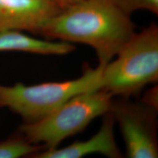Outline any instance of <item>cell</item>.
<instances>
[{"instance_id": "6da1fadb", "label": "cell", "mask_w": 158, "mask_h": 158, "mask_svg": "<svg viewBox=\"0 0 158 158\" xmlns=\"http://www.w3.org/2000/svg\"><path fill=\"white\" fill-rule=\"evenodd\" d=\"M135 32L131 15L110 0H81L62 9L40 29L46 39L89 45L105 67Z\"/></svg>"}, {"instance_id": "7a4b0ae2", "label": "cell", "mask_w": 158, "mask_h": 158, "mask_svg": "<svg viewBox=\"0 0 158 158\" xmlns=\"http://www.w3.org/2000/svg\"><path fill=\"white\" fill-rule=\"evenodd\" d=\"M157 81L158 26L152 23L134 33L116 59L103 67L101 89L114 97L130 98Z\"/></svg>"}, {"instance_id": "3957f363", "label": "cell", "mask_w": 158, "mask_h": 158, "mask_svg": "<svg viewBox=\"0 0 158 158\" xmlns=\"http://www.w3.org/2000/svg\"><path fill=\"white\" fill-rule=\"evenodd\" d=\"M103 67L86 66L82 76L62 82H47L31 86L17 84L13 86L0 85V108H7L33 123L45 118L67 100L77 94L101 89Z\"/></svg>"}, {"instance_id": "277c9868", "label": "cell", "mask_w": 158, "mask_h": 158, "mask_svg": "<svg viewBox=\"0 0 158 158\" xmlns=\"http://www.w3.org/2000/svg\"><path fill=\"white\" fill-rule=\"evenodd\" d=\"M113 99V94L102 89L77 94L42 119L21 124L18 132L31 143L55 149L109 111Z\"/></svg>"}, {"instance_id": "5b68a950", "label": "cell", "mask_w": 158, "mask_h": 158, "mask_svg": "<svg viewBox=\"0 0 158 158\" xmlns=\"http://www.w3.org/2000/svg\"><path fill=\"white\" fill-rule=\"evenodd\" d=\"M119 98L113 99L109 111L121 131L127 157L157 158V109Z\"/></svg>"}, {"instance_id": "8992f818", "label": "cell", "mask_w": 158, "mask_h": 158, "mask_svg": "<svg viewBox=\"0 0 158 158\" xmlns=\"http://www.w3.org/2000/svg\"><path fill=\"white\" fill-rule=\"evenodd\" d=\"M62 10L57 0H0V30L37 35Z\"/></svg>"}, {"instance_id": "52a82bcc", "label": "cell", "mask_w": 158, "mask_h": 158, "mask_svg": "<svg viewBox=\"0 0 158 158\" xmlns=\"http://www.w3.org/2000/svg\"><path fill=\"white\" fill-rule=\"evenodd\" d=\"M116 122L110 111L103 115L100 130L89 139L76 141L61 149H44L31 156L32 158H81L92 154H100L110 158L123 157L114 135Z\"/></svg>"}, {"instance_id": "ba28073f", "label": "cell", "mask_w": 158, "mask_h": 158, "mask_svg": "<svg viewBox=\"0 0 158 158\" xmlns=\"http://www.w3.org/2000/svg\"><path fill=\"white\" fill-rule=\"evenodd\" d=\"M76 47L64 41L34 38L18 30H0V51H19L41 55H65Z\"/></svg>"}, {"instance_id": "9c48e42d", "label": "cell", "mask_w": 158, "mask_h": 158, "mask_svg": "<svg viewBox=\"0 0 158 158\" xmlns=\"http://www.w3.org/2000/svg\"><path fill=\"white\" fill-rule=\"evenodd\" d=\"M44 149V146L30 143L17 131L7 139L0 142V158L31 157Z\"/></svg>"}, {"instance_id": "30bf717a", "label": "cell", "mask_w": 158, "mask_h": 158, "mask_svg": "<svg viewBox=\"0 0 158 158\" xmlns=\"http://www.w3.org/2000/svg\"><path fill=\"white\" fill-rule=\"evenodd\" d=\"M121 10L128 15L138 10H147L158 14V0H110Z\"/></svg>"}, {"instance_id": "8fae6325", "label": "cell", "mask_w": 158, "mask_h": 158, "mask_svg": "<svg viewBox=\"0 0 158 158\" xmlns=\"http://www.w3.org/2000/svg\"><path fill=\"white\" fill-rule=\"evenodd\" d=\"M141 101L150 107L157 109L158 108V89L157 85L154 86L143 94Z\"/></svg>"}, {"instance_id": "7c38bea8", "label": "cell", "mask_w": 158, "mask_h": 158, "mask_svg": "<svg viewBox=\"0 0 158 158\" xmlns=\"http://www.w3.org/2000/svg\"><path fill=\"white\" fill-rule=\"evenodd\" d=\"M62 9L70 7V6L74 5L81 2V0H57Z\"/></svg>"}]
</instances>
